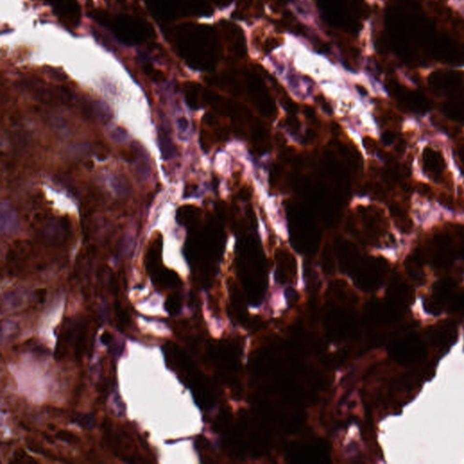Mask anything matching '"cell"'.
Wrapping results in <instances>:
<instances>
[{"label": "cell", "instance_id": "obj_1", "mask_svg": "<svg viewBox=\"0 0 464 464\" xmlns=\"http://www.w3.org/2000/svg\"><path fill=\"white\" fill-rule=\"evenodd\" d=\"M426 352L424 343L415 335H408L394 341L389 347L391 357L401 365L415 364L425 357Z\"/></svg>", "mask_w": 464, "mask_h": 464}, {"label": "cell", "instance_id": "obj_2", "mask_svg": "<svg viewBox=\"0 0 464 464\" xmlns=\"http://www.w3.org/2000/svg\"><path fill=\"white\" fill-rule=\"evenodd\" d=\"M455 288V282L452 279H443L435 283L433 287V300L429 303V311L439 314L447 308Z\"/></svg>", "mask_w": 464, "mask_h": 464}, {"label": "cell", "instance_id": "obj_3", "mask_svg": "<svg viewBox=\"0 0 464 464\" xmlns=\"http://www.w3.org/2000/svg\"><path fill=\"white\" fill-rule=\"evenodd\" d=\"M410 297V290L407 285L403 281L396 280L391 284L388 289L386 303L402 316L409 305Z\"/></svg>", "mask_w": 464, "mask_h": 464}, {"label": "cell", "instance_id": "obj_4", "mask_svg": "<svg viewBox=\"0 0 464 464\" xmlns=\"http://www.w3.org/2000/svg\"><path fill=\"white\" fill-rule=\"evenodd\" d=\"M69 230V223L66 221L50 219L44 224L41 235L50 244H59L66 240Z\"/></svg>", "mask_w": 464, "mask_h": 464}, {"label": "cell", "instance_id": "obj_5", "mask_svg": "<svg viewBox=\"0 0 464 464\" xmlns=\"http://www.w3.org/2000/svg\"><path fill=\"white\" fill-rule=\"evenodd\" d=\"M385 273V266L381 262H372L365 265L360 275L359 282L366 290H373L382 283Z\"/></svg>", "mask_w": 464, "mask_h": 464}, {"label": "cell", "instance_id": "obj_6", "mask_svg": "<svg viewBox=\"0 0 464 464\" xmlns=\"http://www.w3.org/2000/svg\"><path fill=\"white\" fill-rule=\"evenodd\" d=\"M423 165L433 176H439L443 170V160L439 153L433 149H426L423 153Z\"/></svg>", "mask_w": 464, "mask_h": 464}, {"label": "cell", "instance_id": "obj_7", "mask_svg": "<svg viewBox=\"0 0 464 464\" xmlns=\"http://www.w3.org/2000/svg\"><path fill=\"white\" fill-rule=\"evenodd\" d=\"M19 229V221L15 211L8 204L1 205V230L5 234H11Z\"/></svg>", "mask_w": 464, "mask_h": 464}, {"label": "cell", "instance_id": "obj_8", "mask_svg": "<svg viewBox=\"0 0 464 464\" xmlns=\"http://www.w3.org/2000/svg\"><path fill=\"white\" fill-rule=\"evenodd\" d=\"M133 161L136 164V172L138 176L141 179H146L150 174V166H149L148 158L145 154V151L142 145L139 143H133Z\"/></svg>", "mask_w": 464, "mask_h": 464}, {"label": "cell", "instance_id": "obj_9", "mask_svg": "<svg viewBox=\"0 0 464 464\" xmlns=\"http://www.w3.org/2000/svg\"><path fill=\"white\" fill-rule=\"evenodd\" d=\"M27 298V294L23 290H13L6 292L2 297V309L6 311L16 310L21 308Z\"/></svg>", "mask_w": 464, "mask_h": 464}, {"label": "cell", "instance_id": "obj_10", "mask_svg": "<svg viewBox=\"0 0 464 464\" xmlns=\"http://www.w3.org/2000/svg\"><path fill=\"white\" fill-rule=\"evenodd\" d=\"M158 142H159V148L161 151L162 159L169 160L173 158L175 154V146L168 129L164 127H161L159 129Z\"/></svg>", "mask_w": 464, "mask_h": 464}, {"label": "cell", "instance_id": "obj_11", "mask_svg": "<svg viewBox=\"0 0 464 464\" xmlns=\"http://www.w3.org/2000/svg\"><path fill=\"white\" fill-rule=\"evenodd\" d=\"M455 338V327L448 325L440 328L434 334V341L439 345H448Z\"/></svg>", "mask_w": 464, "mask_h": 464}, {"label": "cell", "instance_id": "obj_12", "mask_svg": "<svg viewBox=\"0 0 464 464\" xmlns=\"http://www.w3.org/2000/svg\"><path fill=\"white\" fill-rule=\"evenodd\" d=\"M110 184L113 192L118 196H125L130 192V184L128 180L121 175H113L110 179Z\"/></svg>", "mask_w": 464, "mask_h": 464}, {"label": "cell", "instance_id": "obj_13", "mask_svg": "<svg viewBox=\"0 0 464 464\" xmlns=\"http://www.w3.org/2000/svg\"><path fill=\"white\" fill-rule=\"evenodd\" d=\"M446 115L455 121H464V106L460 103H452L445 106Z\"/></svg>", "mask_w": 464, "mask_h": 464}, {"label": "cell", "instance_id": "obj_14", "mask_svg": "<svg viewBox=\"0 0 464 464\" xmlns=\"http://www.w3.org/2000/svg\"><path fill=\"white\" fill-rule=\"evenodd\" d=\"M449 311L460 312L464 310V291L457 294H453L450 302L447 306Z\"/></svg>", "mask_w": 464, "mask_h": 464}, {"label": "cell", "instance_id": "obj_15", "mask_svg": "<svg viewBox=\"0 0 464 464\" xmlns=\"http://www.w3.org/2000/svg\"><path fill=\"white\" fill-rule=\"evenodd\" d=\"M74 421L80 425L81 427L88 430H92L95 425V419L92 415L78 414L74 416Z\"/></svg>", "mask_w": 464, "mask_h": 464}, {"label": "cell", "instance_id": "obj_16", "mask_svg": "<svg viewBox=\"0 0 464 464\" xmlns=\"http://www.w3.org/2000/svg\"><path fill=\"white\" fill-rule=\"evenodd\" d=\"M111 138L112 141H114V143H123L127 138V133L124 129L116 128L111 132Z\"/></svg>", "mask_w": 464, "mask_h": 464}, {"label": "cell", "instance_id": "obj_17", "mask_svg": "<svg viewBox=\"0 0 464 464\" xmlns=\"http://www.w3.org/2000/svg\"><path fill=\"white\" fill-rule=\"evenodd\" d=\"M188 126V121L182 118V119H179V127L181 129V130H185Z\"/></svg>", "mask_w": 464, "mask_h": 464}]
</instances>
